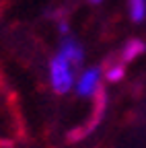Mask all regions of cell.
<instances>
[{"label": "cell", "mask_w": 146, "mask_h": 148, "mask_svg": "<svg viewBox=\"0 0 146 148\" xmlns=\"http://www.w3.org/2000/svg\"><path fill=\"white\" fill-rule=\"evenodd\" d=\"M49 78H51V86L58 95L70 90V86L74 84V68L70 66V62L58 51L49 62Z\"/></svg>", "instance_id": "cell-1"}, {"label": "cell", "mask_w": 146, "mask_h": 148, "mask_svg": "<svg viewBox=\"0 0 146 148\" xmlns=\"http://www.w3.org/2000/svg\"><path fill=\"white\" fill-rule=\"evenodd\" d=\"M105 107H107V90H105L103 84H101V86L97 88V92H95V107H93V113H90L88 121H86L84 125H80V127H74V130H72V132L68 134V142H78V140L86 138V136L101 123V119H103V115H105Z\"/></svg>", "instance_id": "cell-2"}, {"label": "cell", "mask_w": 146, "mask_h": 148, "mask_svg": "<svg viewBox=\"0 0 146 148\" xmlns=\"http://www.w3.org/2000/svg\"><path fill=\"white\" fill-rule=\"evenodd\" d=\"M60 53L70 62V66L76 70H80L82 62H84V49L80 45V41H76L70 33L68 35H62V41H60Z\"/></svg>", "instance_id": "cell-3"}, {"label": "cell", "mask_w": 146, "mask_h": 148, "mask_svg": "<svg viewBox=\"0 0 146 148\" xmlns=\"http://www.w3.org/2000/svg\"><path fill=\"white\" fill-rule=\"evenodd\" d=\"M101 72H103L101 66H93L80 74L76 82V92L80 97H93L97 92V88L101 86Z\"/></svg>", "instance_id": "cell-4"}, {"label": "cell", "mask_w": 146, "mask_h": 148, "mask_svg": "<svg viewBox=\"0 0 146 148\" xmlns=\"http://www.w3.org/2000/svg\"><path fill=\"white\" fill-rule=\"evenodd\" d=\"M146 51V41L144 39H140V37H132V39H127L123 45H121V49H119V60L123 62V64H130V62H134L138 56H142Z\"/></svg>", "instance_id": "cell-5"}, {"label": "cell", "mask_w": 146, "mask_h": 148, "mask_svg": "<svg viewBox=\"0 0 146 148\" xmlns=\"http://www.w3.org/2000/svg\"><path fill=\"white\" fill-rule=\"evenodd\" d=\"M101 68H103V72H105L107 82H119V80L125 76V64H123L121 60H115V56H113V58H107Z\"/></svg>", "instance_id": "cell-6"}, {"label": "cell", "mask_w": 146, "mask_h": 148, "mask_svg": "<svg viewBox=\"0 0 146 148\" xmlns=\"http://www.w3.org/2000/svg\"><path fill=\"white\" fill-rule=\"evenodd\" d=\"M127 10L134 23H142L146 18V0H127Z\"/></svg>", "instance_id": "cell-7"}, {"label": "cell", "mask_w": 146, "mask_h": 148, "mask_svg": "<svg viewBox=\"0 0 146 148\" xmlns=\"http://www.w3.org/2000/svg\"><path fill=\"white\" fill-rule=\"evenodd\" d=\"M90 4H99V2H103V0H88Z\"/></svg>", "instance_id": "cell-8"}]
</instances>
